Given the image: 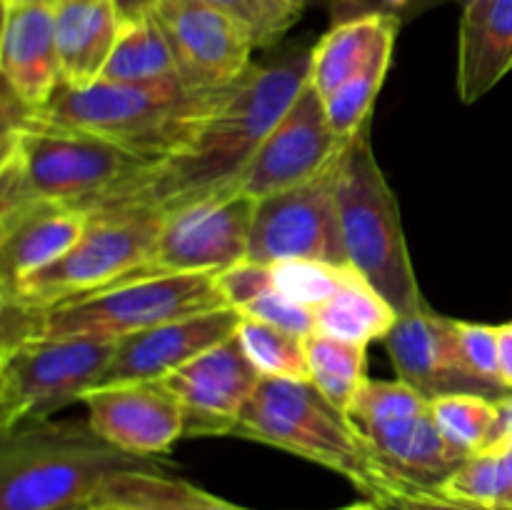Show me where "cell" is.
<instances>
[{
	"label": "cell",
	"mask_w": 512,
	"mask_h": 510,
	"mask_svg": "<svg viewBox=\"0 0 512 510\" xmlns=\"http://www.w3.org/2000/svg\"><path fill=\"white\" fill-rule=\"evenodd\" d=\"M115 3H118V10L123 18H135V15L145 13L153 0H115Z\"/></svg>",
	"instance_id": "ab89813d"
},
{
	"label": "cell",
	"mask_w": 512,
	"mask_h": 510,
	"mask_svg": "<svg viewBox=\"0 0 512 510\" xmlns=\"http://www.w3.org/2000/svg\"><path fill=\"white\" fill-rule=\"evenodd\" d=\"M508 438H512V395L500 400L498 425H495L493 440H490V445L500 443V440H508ZM490 445H488V448H490Z\"/></svg>",
	"instance_id": "f35d334b"
},
{
	"label": "cell",
	"mask_w": 512,
	"mask_h": 510,
	"mask_svg": "<svg viewBox=\"0 0 512 510\" xmlns=\"http://www.w3.org/2000/svg\"><path fill=\"white\" fill-rule=\"evenodd\" d=\"M100 500L130 510H250L228 503L198 485L175 478L168 470H128L108 480ZM98 500V503H100Z\"/></svg>",
	"instance_id": "4316f807"
},
{
	"label": "cell",
	"mask_w": 512,
	"mask_h": 510,
	"mask_svg": "<svg viewBox=\"0 0 512 510\" xmlns=\"http://www.w3.org/2000/svg\"><path fill=\"white\" fill-rule=\"evenodd\" d=\"M223 10L238 20L253 38L255 48H273L285 33L300 20L303 10L288 0H198Z\"/></svg>",
	"instance_id": "836d02e7"
},
{
	"label": "cell",
	"mask_w": 512,
	"mask_h": 510,
	"mask_svg": "<svg viewBox=\"0 0 512 510\" xmlns=\"http://www.w3.org/2000/svg\"><path fill=\"white\" fill-rule=\"evenodd\" d=\"M348 420L393 490H438L463 463L435 428L430 400L403 380H365Z\"/></svg>",
	"instance_id": "9c48e42d"
},
{
	"label": "cell",
	"mask_w": 512,
	"mask_h": 510,
	"mask_svg": "<svg viewBox=\"0 0 512 510\" xmlns=\"http://www.w3.org/2000/svg\"><path fill=\"white\" fill-rule=\"evenodd\" d=\"M310 60L313 45L293 43L265 63H250L183 150L145 165L80 210L85 215L113 210L170 215L198 200L238 190L255 150L308 85Z\"/></svg>",
	"instance_id": "6da1fadb"
},
{
	"label": "cell",
	"mask_w": 512,
	"mask_h": 510,
	"mask_svg": "<svg viewBox=\"0 0 512 510\" xmlns=\"http://www.w3.org/2000/svg\"><path fill=\"white\" fill-rule=\"evenodd\" d=\"M88 510H130V508H125V505H118V503H108V500H100V503L90 505Z\"/></svg>",
	"instance_id": "b9f144b4"
},
{
	"label": "cell",
	"mask_w": 512,
	"mask_h": 510,
	"mask_svg": "<svg viewBox=\"0 0 512 510\" xmlns=\"http://www.w3.org/2000/svg\"><path fill=\"white\" fill-rule=\"evenodd\" d=\"M88 223L83 210L63 203H35L0 218V290L55 263Z\"/></svg>",
	"instance_id": "ffe728a7"
},
{
	"label": "cell",
	"mask_w": 512,
	"mask_h": 510,
	"mask_svg": "<svg viewBox=\"0 0 512 510\" xmlns=\"http://www.w3.org/2000/svg\"><path fill=\"white\" fill-rule=\"evenodd\" d=\"M385 510H512L495 508V505L468 503V500H455L438 490H390L378 500Z\"/></svg>",
	"instance_id": "8d00e7d4"
},
{
	"label": "cell",
	"mask_w": 512,
	"mask_h": 510,
	"mask_svg": "<svg viewBox=\"0 0 512 510\" xmlns=\"http://www.w3.org/2000/svg\"><path fill=\"white\" fill-rule=\"evenodd\" d=\"M118 340L28 338L0 345V433L50 420L95 390Z\"/></svg>",
	"instance_id": "30bf717a"
},
{
	"label": "cell",
	"mask_w": 512,
	"mask_h": 510,
	"mask_svg": "<svg viewBox=\"0 0 512 510\" xmlns=\"http://www.w3.org/2000/svg\"><path fill=\"white\" fill-rule=\"evenodd\" d=\"M255 205L258 200L248 193L233 190L165 215L145 263L120 283L185 273H220L240 263L248 258Z\"/></svg>",
	"instance_id": "8fae6325"
},
{
	"label": "cell",
	"mask_w": 512,
	"mask_h": 510,
	"mask_svg": "<svg viewBox=\"0 0 512 510\" xmlns=\"http://www.w3.org/2000/svg\"><path fill=\"white\" fill-rule=\"evenodd\" d=\"M383 345L398 378L423 398L433 400L450 393H473L493 400L508 398L475 378L460 355L453 318L438 315L430 305L410 315H400Z\"/></svg>",
	"instance_id": "e0dca14e"
},
{
	"label": "cell",
	"mask_w": 512,
	"mask_h": 510,
	"mask_svg": "<svg viewBox=\"0 0 512 510\" xmlns=\"http://www.w3.org/2000/svg\"><path fill=\"white\" fill-rule=\"evenodd\" d=\"M398 318V310L355 268L345 273L333 298L313 313L315 333L363 348L375 340L388 338Z\"/></svg>",
	"instance_id": "cb8c5ba5"
},
{
	"label": "cell",
	"mask_w": 512,
	"mask_h": 510,
	"mask_svg": "<svg viewBox=\"0 0 512 510\" xmlns=\"http://www.w3.org/2000/svg\"><path fill=\"white\" fill-rule=\"evenodd\" d=\"M305 358H308L310 383L320 390L328 403L348 413L355 395L365 385V348L343 343L328 335H305Z\"/></svg>",
	"instance_id": "83f0119b"
},
{
	"label": "cell",
	"mask_w": 512,
	"mask_h": 510,
	"mask_svg": "<svg viewBox=\"0 0 512 510\" xmlns=\"http://www.w3.org/2000/svg\"><path fill=\"white\" fill-rule=\"evenodd\" d=\"M88 423L103 440L140 458L165 460L185 438V413L165 380L103 385L83 398Z\"/></svg>",
	"instance_id": "9a60e30c"
},
{
	"label": "cell",
	"mask_w": 512,
	"mask_h": 510,
	"mask_svg": "<svg viewBox=\"0 0 512 510\" xmlns=\"http://www.w3.org/2000/svg\"><path fill=\"white\" fill-rule=\"evenodd\" d=\"M498 363H500V380L512 393V320L498 325Z\"/></svg>",
	"instance_id": "74e56055"
},
{
	"label": "cell",
	"mask_w": 512,
	"mask_h": 510,
	"mask_svg": "<svg viewBox=\"0 0 512 510\" xmlns=\"http://www.w3.org/2000/svg\"><path fill=\"white\" fill-rule=\"evenodd\" d=\"M333 170L335 165L298 188L258 200L248 260L265 265L280 260L350 265L340 233Z\"/></svg>",
	"instance_id": "7c38bea8"
},
{
	"label": "cell",
	"mask_w": 512,
	"mask_h": 510,
	"mask_svg": "<svg viewBox=\"0 0 512 510\" xmlns=\"http://www.w3.org/2000/svg\"><path fill=\"white\" fill-rule=\"evenodd\" d=\"M168 38L178 75L193 90H225L250 68L255 43L248 30L198 0H153L148 8Z\"/></svg>",
	"instance_id": "5bb4252c"
},
{
	"label": "cell",
	"mask_w": 512,
	"mask_h": 510,
	"mask_svg": "<svg viewBox=\"0 0 512 510\" xmlns=\"http://www.w3.org/2000/svg\"><path fill=\"white\" fill-rule=\"evenodd\" d=\"M353 265H328L318 260H280L270 263L273 285L288 303L315 310L328 303Z\"/></svg>",
	"instance_id": "d6a6232c"
},
{
	"label": "cell",
	"mask_w": 512,
	"mask_h": 510,
	"mask_svg": "<svg viewBox=\"0 0 512 510\" xmlns=\"http://www.w3.org/2000/svg\"><path fill=\"white\" fill-rule=\"evenodd\" d=\"M438 493L468 503L512 508V438L465 458Z\"/></svg>",
	"instance_id": "f1b7e54d"
},
{
	"label": "cell",
	"mask_w": 512,
	"mask_h": 510,
	"mask_svg": "<svg viewBox=\"0 0 512 510\" xmlns=\"http://www.w3.org/2000/svg\"><path fill=\"white\" fill-rule=\"evenodd\" d=\"M120 28L123 15L115 0H63L55 5L60 83L70 88L98 83Z\"/></svg>",
	"instance_id": "44dd1931"
},
{
	"label": "cell",
	"mask_w": 512,
	"mask_h": 510,
	"mask_svg": "<svg viewBox=\"0 0 512 510\" xmlns=\"http://www.w3.org/2000/svg\"><path fill=\"white\" fill-rule=\"evenodd\" d=\"M430 413L445 443L460 458H470L488 448L493 440L500 400L473 393H450L430 400Z\"/></svg>",
	"instance_id": "f546056e"
},
{
	"label": "cell",
	"mask_w": 512,
	"mask_h": 510,
	"mask_svg": "<svg viewBox=\"0 0 512 510\" xmlns=\"http://www.w3.org/2000/svg\"><path fill=\"white\" fill-rule=\"evenodd\" d=\"M443 3L450 0H328V15L330 25L368 18V15H385L405 25Z\"/></svg>",
	"instance_id": "d590c367"
},
{
	"label": "cell",
	"mask_w": 512,
	"mask_h": 510,
	"mask_svg": "<svg viewBox=\"0 0 512 510\" xmlns=\"http://www.w3.org/2000/svg\"><path fill=\"white\" fill-rule=\"evenodd\" d=\"M455 340H458L460 355H463L465 365L473 370L478 380H483L490 388L500 390V393L510 395L500 380V363H498V325L485 323H468V320H455Z\"/></svg>",
	"instance_id": "e575fe53"
},
{
	"label": "cell",
	"mask_w": 512,
	"mask_h": 510,
	"mask_svg": "<svg viewBox=\"0 0 512 510\" xmlns=\"http://www.w3.org/2000/svg\"><path fill=\"white\" fill-rule=\"evenodd\" d=\"M455 3L460 5V10H468V8H473V5L485 3V0H455Z\"/></svg>",
	"instance_id": "ee69618b"
},
{
	"label": "cell",
	"mask_w": 512,
	"mask_h": 510,
	"mask_svg": "<svg viewBox=\"0 0 512 510\" xmlns=\"http://www.w3.org/2000/svg\"><path fill=\"white\" fill-rule=\"evenodd\" d=\"M3 3H45V5H58V3H63V0H3Z\"/></svg>",
	"instance_id": "7bdbcfd3"
},
{
	"label": "cell",
	"mask_w": 512,
	"mask_h": 510,
	"mask_svg": "<svg viewBox=\"0 0 512 510\" xmlns=\"http://www.w3.org/2000/svg\"><path fill=\"white\" fill-rule=\"evenodd\" d=\"M288 3H293V5H295V8L305 10V0H288Z\"/></svg>",
	"instance_id": "f6af8a7d"
},
{
	"label": "cell",
	"mask_w": 512,
	"mask_h": 510,
	"mask_svg": "<svg viewBox=\"0 0 512 510\" xmlns=\"http://www.w3.org/2000/svg\"><path fill=\"white\" fill-rule=\"evenodd\" d=\"M230 88L193 90L180 80L150 85L98 80L88 88L60 83L50 103L25 120L98 135L153 165L183 150Z\"/></svg>",
	"instance_id": "3957f363"
},
{
	"label": "cell",
	"mask_w": 512,
	"mask_h": 510,
	"mask_svg": "<svg viewBox=\"0 0 512 510\" xmlns=\"http://www.w3.org/2000/svg\"><path fill=\"white\" fill-rule=\"evenodd\" d=\"M343 510H385V508L380 503H375V500H363V503H353Z\"/></svg>",
	"instance_id": "60d3db41"
},
{
	"label": "cell",
	"mask_w": 512,
	"mask_h": 510,
	"mask_svg": "<svg viewBox=\"0 0 512 510\" xmlns=\"http://www.w3.org/2000/svg\"><path fill=\"white\" fill-rule=\"evenodd\" d=\"M88 220V230L68 253L0 290V308L45 310L113 288L145 263L165 215L155 210H113L93 213Z\"/></svg>",
	"instance_id": "ba28073f"
},
{
	"label": "cell",
	"mask_w": 512,
	"mask_h": 510,
	"mask_svg": "<svg viewBox=\"0 0 512 510\" xmlns=\"http://www.w3.org/2000/svg\"><path fill=\"white\" fill-rule=\"evenodd\" d=\"M370 123L345 143L335 160L333 188L348 263L398 310L410 315L425 308L405 243L400 205L370 143Z\"/></svg>",
	"instance_id": "5b68a950"
},
{
	"label": "cell",
	"mask_w": 512,
	"mask_h": 510,
	"mask_svg": "<svg viewBox=\"0 0 512 510\" xmlns=\"http://www.w3.org/2000/svg\"><path fill=\"white\" fill-rule=\"evenodd\" d=\"M512 70V0H485L460 10L458 95L475 103Z\"/></svg>",
	"instance_id": "7402d4cb"
},
{
	"label": "cell",
	"mask_w": 512,
	"mask_h": 510,
	"mask_svg": "<svg viewBox=\"0 0 512 510\" xmlns=\"http://www.w3.org/2000/svg\"><path fill=\"white\" fill-rule=\"evenodd\" d=\"M348 140L330 125L323 98L305 85L283 118L273 125L238 180L240 193L263 200L298 188L335 165Z\"/></svg>",
	"instance_id": "4fadbf2b"
},
{
	"label": "cell",
	"mask_w": 512,
	"mask_h": 510,
	"mask_svg": "<svg viewBox=\"0 0 512 510\" xmlns=\"http://www.w3.org/2000/svg\"><path fill=\"white\" fill-rule=\"evenodd\" d=\"M163 380L183 405L185 435L218 438L235 433L263 378L233 335Z\"/></svg>",
	"instance_id": "2e32d148"
},
{
	"label": "cell",
	"mask_w": 512,
	"mask_h": 510,
	"mask_svg": "<svg viewBox=\"0 0 512 510\" xmlns=\"http://www.w3.org/2000/svg\"><path fill=\"white\" fill-rule=\"evenodd\" d=\"M400 28L403 25L398 20L385 15H368L330 25L328 33L320 35L313 45L310 85L315 93L325 100L378 58L393 55Z\"/></svg>",
	"instance_id": "603a6c76"
},
{
	"label": "cell",
	"mask_w": 512,
	"mask_h": 510,
	"mask_svg": "<svg viewBox=\"0 0 512 510\" xmlns=\"http://www.w3.org/2000/svg\"><path fill=\"white\" fill-rule=\"evenodd\" d=\"M145 165L98 135L23 120L3 130L0 218L35 203L83 208Z\"/></svg>",
	"instance_id": "277c9868"
},
{
	"label": "cell",
	"mask_w": 512,
	"mask_h": 510,
	"mask_svg": "<svg viewBox=\"0 0 512 510\" xmlns=\"http://www.w3.org/2000/svg\"><path fill=\"white\" fill-rule=\"evenodd\" d=\"M390 63H393V55H383L323 100L330 125L343 140H350L368 120H373L375 98L383 88Z\"/></svg>",
	"instance_id": "1f68e13d"
},
{
	"label": "cell",
	"mask_w": 512,
	"mask_h": 510,
	"mask_svg": "<svg viewBox=\"0 0 512 510\" xmlns=\"http://www.w3.org/2000/svg\"><path fill=\"white\" fill-rule=\"evenodd\" d=\"M218 288L228 308L238 310L243 318L263 320V323L288 330V333L300 335V338L315 333L313 313L288 303L275 290L270 265L255 263V260L248 258L240 260V263L220 270Z\"/></svg>",
	"instance_id": "d4e9b609"
},
{
	"label": "cell",
	"mask_w": 512,
	"mask_h": 510,
	"mask_svg": "<svg viewBox=\"0 0 512 510\" xmlns=\"http://www.w3.org/2000/svg\"><path fill=\"white\" fill-rule=\"evenodd\" d=\"M233 435L323 465L375 503L393 490L348 415L310 380H260Z\"/></svg>",
	"instance_id": "52a82bcc"
},
{
	"label": "cell",
	"mask_w": 512,
	"mask_h": 510,
	"mask_svg": "<svg viewBox=\"0 0 512 510\" xmlns=\"http://www.w3.org/2000/svg\"><path fill=\"white\" fill-rule=\"evenodd\" d=\"M238 343L260 378L310 380L305 338L263 320L243 318L238 328Z\"/></svg>",
	"instance_id": "4dcf8cb0"
},
{
	"label": "cell",
	"mask_w": 512,
	"mask_h": 510,
	"mask_svg": "<svg viewBox=\"0 0 512 510\" xmlns=\"http://www.w3.org/2000/svg\"><path fill=\"white\" fill-rule=\"evenodd\" d=\"M240 320L243 315L238 310L218 308L170 320L143 333L125 335L115 345V355L98 388L168 378L205 350L233 338L240 328Z\"/></svg>",
	"instance_id": "ac0fdd59"
},
{
	"label": "cell",
	"mask_w": 512,
	"mask_h": 510,
	"mask_svg": "<svg viewBox=\"0 0 512 510\" xmlns=\"http://www.w3.org/2000/svg\"><path fill=\"white\" fill-rule=\"evenodd\" d=\"M0 435V510H88L115 475L165 468L110 445L88 420L50 418Z\"/></svg>",
	"instance_id": "7a4b0ae2"
},
{
	"label": "cell",
	"mask_w": 512,
	"mask_h": 510,
	"mask_svg": "<svg viewBox=\"0 0 512 510\" xmlns=\"http://www.w3.org/2000/svg\"><path fill=\"white\" fill-rule=\"evenodd\" d=\"M3 90L38 113L60 85L55 8L45 3H3L0 35Z\"/></svg>",
	"instance_id": "d6986e66"
},
{
	"label": "cell",
	"mask_w": 512,
	"mask_h": 510,
	"mask_svg": "<svg viewBox=\"0 0 512 510\" xmlns=\"http://www.w3.org/2000/svg\"><path fill=\"white\" fill-rule=\"evenodd\" d=\"M100 80L128 85L175 83V80H180L168 38L148 10L135 15V18H123V28H120V35L115 40V48L105 63Z\"/></svg>",
	"instance_id": "484cf974"
},
{
	"label": "cell",
	"mask_w": 512,
	"mask_h": 510,
	"mask_svg": "<svg viewBox=\"0 0 512 510\" xmlns=\"http://www.w3.org/2000/svg\"><path fill=\"white\" fill-rule=\"evenodd\" d=\"M218 308H228L218 288V273L130 280L45 310L3 308V345L28 338L120 340Z\"/></svg>",
	"instance_id": "8992f818"
}]
</instances>
